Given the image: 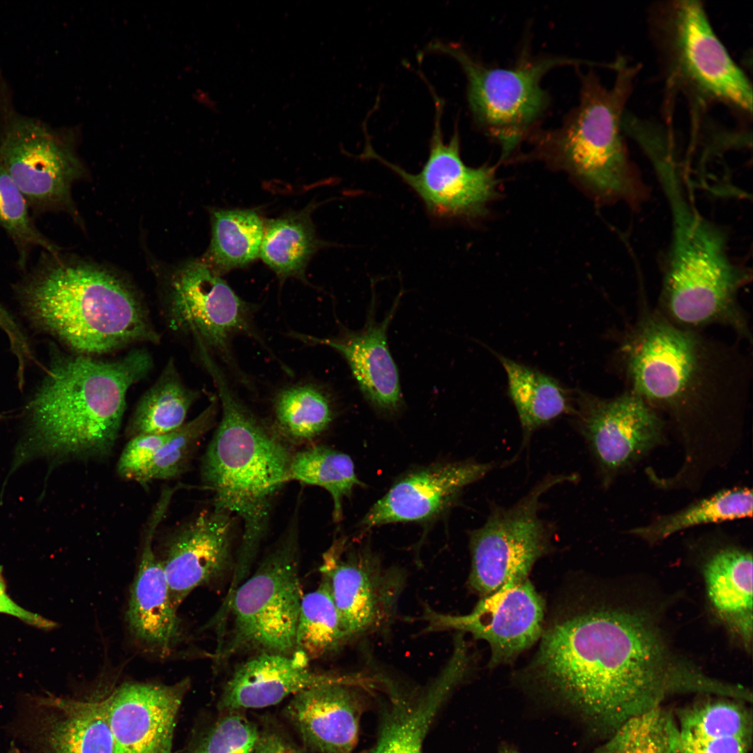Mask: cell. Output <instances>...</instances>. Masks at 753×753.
I'll return each instance as SVG.
<instances>
[{
  "instance_id": "1",
  "label": "cell",
  "mask_w": 753,
  "mask_h": 753,
  "mask_svg": "<svg viewBox=\"0 0 753 753\" xmlns=\"http://www.w3.org/2000/svg\"><path fill=\"white\" fill-rule=\"evenodd\" d=\"M752 358L737 344L678 327L645 300L618 334L614 367L679 441L680 466L657 476L664 491H697L740 447L752 381Z\"/></svg>"
},
{
  "instance_id": "2",
  "label": "cell",
  "mask_w": 753,
  "mask_h": 753,
  "mask_svg": "<svg viewBox=\"0 0 753 753\" xmlns=\"http://www.w3.org/2000/svg\"><path fill=\"white\" fill-rule=\"evenodd\" d=\"M538 641L528 673L608 737L672 696L723 690L672 652L647 614L605 600L579 596L545 624Z\"/></svg>"
},
{
  "instance_id": "3",
  "label": "cell",
  "mask_w": 753,
  "mask_h": 753,
  "mask_svg": "<svg viewBox=\"0 0 753 753\" xmlns=\"http://www.w3.org/2000/svg\"><path fill=\"white\" fill-rule=\"evenodd\" d=\"M145 349L114 360L77 353L50 368L31 401L10 471L37 458L53 463L105 457L121 429L130 388L151 371Z\"/></svg>"
},
{
  "instance_id": "4",
  "label": "cell",
  "mask_w": 753,
  "mask_h": 753,
  "mask_svg": "<svg viewBox=\"0 0 753 753\" xmlns=\"http://www.w3.org/2000/svg\"><path fill=\"white\" fill-rule=\"evenodd\" d=\"M203 364L216 387L222 412L201 459V479L213 494V508L238 519L242 526L227 592L231 595L251 574L275 497L289 482L294 452L272 425L240 400L213 358Z\"/></svg>"
},
{
  "instance_id": "5",
  "label": "cell",
  "mask_w": 753,
  "mask_h": 753,
  "mask_svg": "<svg viewBox=\"0 0 753 753\" xmlns=\"http://www.w3.org/2000/svg\"><path fill=\"white\" fill-rule=\"evenodd\" d=\"M22 287L40 326L79 354L95 356L159 341L135 291L111 272L44 252Z\"/></svg>"
},
{
  "instance_id": "6",
  "label": "cell",
  "mask_w": 753,
  "mask_h": 753,
  "mask_svg": "<svg viewBox=\"0 0 753 753\" xmlns=\"http://www.w3.org/2000/svg\"><path fill=\"white\" fill-rule=\"evenodd\" d=\"M637 70L621 63L607 88L593 72L581 73L579 100L553 129L540 127L517 158L536 159L570 174L595 199L637 206L647 195L622 139L623 112Z\"/></svg>"
},
{
  "instance_id": "7",
  "label": "cell",
  "mask_w": 753,
  "mask_h": 753,
  "mask_svg": "<svg viewBox=\"0 0 753 753\" xmlns=\"http://www.w3.org/2000/svg\"><path fill=\"white\" fill-rule=\"evenodd\" d=\"M750 273L731 257L723 230L709 224L687 225L671 236L657 311L671 324L702 330H731L752 344L746 312L739 301Z\"/></svg>"
},
{
  "instance_id": "8",
  "label": "cell",
  "mask_w": 753,
  "mask_h": 753,
  "mask_svg": "<svg viewBox=\"0 0 753 753\" xmlns=\"http://www.w3.org/2000/svg\"><path fill=\"white\" fill-rule=\"evenodd\" d=\"M298 569V524L294 514L257 569L236 589L213 628L222 638L230 622L227 640L217 648L218 662L248 650L285 655L294 652L303 598Z\"/></svg>"
},
{
  "instance_id": "9",
  "label": "cell",
  "mask_w": 753,
  "mask_h": 753,
  "mask_svg": "<svg viewBox=\"0 0 753 753\" xmlns=\"http://www.w3.org/2000/svg\"><path fill=\"white\" fill-rule=\"evenodd\" d=\"M429 50L448 54L460 65L466 78V96L475 125L499 145L502 161L517 155L519 147L540 128L550 105L541 81L559 66L587 62L560 56H534L524 48L509 67L484 63L454 43L436 40Z\"/></svg>"
},
{
  "instance_id": "10",
  "label": "cell",
  "mask_w": 753,
  "mask_h": 753,
  "mask_svg": "<svg viewBox=\"0 0 753 753\" xmlns=\"http://www.w3.org/2000/svg\"><path fill=\"white\" fill-rule=\"evenodd\" d=\"M578 480L577 474H547L514 504H494L485 523L469 533V585L481 598L508 584L528 579L535 563L553 549L554 524L541 516L551 489Z\"/></svg>"
},
{
  "instance_id": "11",
  "label": "cell",
  "mask_w": 753,
  "mask_h": 753,
  "mask_svg": "<svg viewBox=\"0 0 753 753\" xmlns=\"http://www.w3.org/2000/svg\"><path fill=\"white\" fill-rule=\"evenodd\" d=\"M576 396L575 427L604 489L667 441L665 421L630 390L609 398L582 390Z\"/></svg>"
},
{
  "instance_id": "12",
  "label": "cell",
  "mask_w": 753,
  "mask_h": 753,
  "mask_svg": "<svg viewBox=\"0 0 753 753\" xmlns=\"http://www.w3.org/2000/svg\"><path fill=\"white\" fill-rule=\"evenodd\" d=\"M434 102V121L427 160L417 174L406 172L376 153L367 140L363 158L374 159L390 169L423 201L428 213L443 220H473L485 216L497 195L494 168L487 165L467 166L461 157L460 136L456 126L444 142L441 119L444 100L425 79Z\"/></svg>"
},
{
  "instance_id": "13",
  "label": "cell",
  "mask_w": 753,
  "mask_h": 753,
  "mask_svg": "<svg viewBox=\"0 0 753 753\" xmlns=\"http://www.w3.org/2000/svg\"><path fill=\"white\" fill-rule=\"evenodd\" d=\"M348 639L381 630L394 618L405 575L384 566L370 547L335 539L320 567Z\"/></svg>"
},
{
  "instance_id": "14",
  "label": "cell",
  "mask_w": 753,
  "mask_h": 753,
  "mask_svg": "<svg viewBox=\"0 0 753 753\" xmlns=\"http://www.w3.org/2000/svg\"><path fill=\"white\" fill-rule=\"evenodd\" d=\"M168 290L170 326L192 335L228 365H234L231 342L235 336L248 335L264 344L253 323L254 307L205 262L191 261L180 268Z\"/></svg>"
},
{
  "instance_id": "15",
  "label": "cell",
  "mask_w": 753,
  "mask_h": 753,
  "mask_svg": "<svg viewBox=\"0 0 753 753\" xmlns=\"http://www.w3.org/2000/svg\"><path fill=\"white\" fill-rule=\"evenodd\" d=\"M0 163L30 208H66L79 164L66 139L45 125L10 114L0 134Z\"/></svg>"
},
{
  "instance_id": "16",
  "label": "cell",
  "mask_w": 753,
  "mask_h": 753,
  "mask_svg": "<svg viewBox=\"0 0 753 753\" xmlns=\"http://www.w3.org/2000/svg\"><path fill=\"white\" fill-rule=\"evenodd\" d=\"M423 614L428 631L454 630L487 641L490 667L512 662L533 646L545 625V602L529 579L481 598L467 614H444L427 607Z\"/></svg>"
},
{
  "instance_id": "17",
  "label": "cell",
  "mask_w": 753,
  "mask_h": 753,
  "mask_svg": "<svg viewBox=\"0 0 753 753\" xmlns=\"http://www.w3.org/2000/svg\"><path fill=\"white\" fill-rule=\"evenodd\" d=\"M190 680L126 682L105 697L114 753H172L177 713Z\"/></svg>"
},
{
  "instance_id": "18",
  "label": "cell",
  "mask_w": 753,
  "mask_h": 753,
  "mask_svg": "<svg viewBox=\"0 0 753 753\" xmlns=\"http://www.w3.org/2000/svg\"><path fill=\"white\" fill-rule=\"evenodd\" d=\"M236 519L212 508L181 525L170 538L162 563L173 604L218 579L234 565Z\"/></svg>"
},
{
  "instance_id": "19",
  "label": "cell",
  "mask_w": 753,
  "mask_h": 753,
  "mask_svg": "<svg viewBox=\"0 0 753 753\" xmlns=\"http://www.w3.org/2000/svg\"><path fill=\"white\" fill-rule=\"evenodd\" d=\"M367 676L337 674L333 680L292 696L285 714L304 744L317 753H352L357 743Z\"/></svg>"
},
{
  "instance_id": "20",
  "label": "cell",
  "mask_w": 753,
  "mask_h": 753,
  "mask_svg": "<svg viewBox=\"0 0 753 753\" xmlns=\"http://www.w3.org/2000/svg\"><path fill=\"white\" fill-rule=\"evenodd\" d=\"M674 26L678 62L687 77L709 96L751 112V84L715 33L702 6L678 2Z\"/></svg>"
},
{
  "instance_id": "21",
  "label": "cell",
  "mask_w": 753,
  "mask_h": 753,
  "mask_svg": "<svg viewBox=\"0 0 753 753\" xmlns=\"http://www.w3.org/2000/svg\"><path fill=\"white\" fill-rule=\"evenodd\" d=\"M495 468L474 460L436 464L416 469L397 480L370 509L360 524L372 527L430 519L447 508L468 485Z\"/></svg>"
},
{
  "instance_id": "22",
  "label": "cell",
  "mask_w": 753,
  "mask_h": 753,
  "mask_svg": "<svg viewBox=\"0 0 753 753\" xmlns=\"http://www.w3.org/2000/svg\"><path fill=\"white\" fill-rule=\"evenodd\" d=\"M173 494L167 490L154 508L146 528L139 567L130 587L127 621L132 636L160 656L168 655L181 637L180 618L171 599L161 559L153 548V537Z\"/></svg>"
},
{
  "instance_id": "23",
  "label": "cell",
  "mask_w": 753,
  "mask_h": 753,
  "mask_svg": "<svg viewBox=\"0 0 753 753\" xmlns=\"http://www.w3.org/2000/svg\"><path fill=\"white\" fill-rule=\"evenodd\" d=\"M399 298L386 317L374 319V305L367 322L357 331L343 329L329 338L299 335V339L324 344L338 351L347 360L367 401L376 409L391 413L402 404L399 374L387 344L388 326L397 307Z\"/></svg>"
},
{
  "instance_id": "24",
  "label": "cell",
  "mask_w": 753,
  "mask_h": 753,
  "mask_svg": "<svg viewBox=\"0 0 753 753\" xmlns=\"http://www.w3.org/2000/svg\"><path fill=\"white\" fill-rule=\"evenodd\" d=\"M700 537L703 574L710 604L750 648L752 640V554L720 529Z\"/></svg>"
},
{
  "instance_id": "25",
  "label": "cell",
  "mask_w": 753,
  "mask_h": 753,
  "mask_svg": "<svg viewBox=\"0 0 753 753\" xmlns=\"http://www.w3.org/2000/svg\"><path fill=\"white\" fill-rule=\"evenodd\" d=\"M294 652L260 653L241 664L223 688L219 708L231 712L275 705L289 696L333 680L336 673H320Z\"/></svg>"
},
{
  "instance_id": "26",
  "label": "cell",
  "mask_w": 753,
  "mask_h": 753,
  "mask_svg": "<svg viewBox=\"0 0 753 753\" xmlns=\"http://www.w3.org/2000/svg\"><path fill=\"white\" fill-rule=\"evenodd\" d=\"M465 676L459 663L449 660L435 679L421 690L406 692L383 681L388 703L376 743L366 753H423L430 724Z\"/></svg>"
},
{
  "instance_id": "27",
  "label": "cell",
  "mask_w": 753,
  "mask_h": 753,
  "mask_svg": "<svg viewBox=\"0 0 753 753\" xmlns=\"http://www.w3.org/2000/svg\"><path fill=\"white\" fill-rule=\"evenodd\" d=\"M36 739L42 753H114L105 697L48 696L37 701Z\"/></svg>"
},
{
  "instance_id": "28",
  "label": "cell",
  "mask_w": 753,
  "mask_h": 753,
  "mask_svg": "<svg viewBox=\"0 0 753 753\" xmlns=\"http://www.w3.org/2000/svg\"><path fill=\"white\" fill-rule=\"evenodd\" d=\"M508 381V395L522 432V449L539 429L565 415H572L574 404L569 392L554 378L538 370L494 353Z\"/></svg>"
},
{
  "instance_id": "29",
  "label": "cell",
  "mask_w": 753,
  "mask_h": 753,
  "mask_svg": "<svg viewBox=\"0 0 753 753\" xmlns=\"http://www.w3.org/2000/svg\"><path fill=\"white\" fill-rule=\"evenodd\" d=\"M752 508L751 488H724L677 510L657 515L646 524L626 530L625 533L655 545L691 528L751 518Z\"/></svg>"
},
{
  "instance_id": "30",
  "label": "cell",
  "mask_w": 753,
  "mask_h": 753,
  "mask_svg": "<svg viewBox=\"0 0 753 753\" xmlns=\"http://www.w3.org/2000/svg\"><path fill=\"white\" fill-rule=\"evenodd\" d=\"M197 390L184 385L173 360L139 399L126 427L130 439L139 434L170 433L184 423L189 409L199 398Z\"/></svg>"
},
{
  "instance_id": "31",
  "label": "cell",
  "mask_w": 753,
  "mask_h": 753,
  "mask_svg": "<svg viewBox=\"0 0 753 753\" xmlns=\"http://www.w3.org/2000/svg\"><path fill=\"white\" fill-rule=\"evenodd\" d=\"M277 434L286 442H310L330 425L333 417L329 393L313 383H298L280 390L273 400Z\"/></svg>"
},
{
  "instance_id": "32",
  "label": "cell",
  "mask_w": 753,
  "mask_h": 753,
  "mask_svg": "<svg viewBox=\"0 0 753 753\" xmlns=\"http://www.w3.org/2000/svg\"><path fill=\"white\" fill-rule=\"evenodd\" d=\"M323 244L306 209L268 220L264 225L259 255L280 279L305 280L310 259Z\"/></svg>"
},
{
  "instance_id": "33",
  "label": "cell",
  "mask_w": 753,
  "mask_h": 753,
  "mask_svg": "<svg viewBox=\"0 0 753 753\" xmlns=\"http://www.w3.org/2000/svg\"><path fill=\"white\" fill-rule=\"evenodd\" d=\"M212 238L205 263L219 275L243 267L259 255L264 224L252 210L213 211Z\"/></svg>"
},
{
  "instance_id": "34",
  "label": "cell",
  "mask_w": 753,
  "mask_h": 753,
  "mask_svg": "<svg viewBox=\"0 0 753 753\" xmlns=\"http://www.w3.org/2000/svg\"><path fill=\"white\" fill-rule=\"evenodd\" d=\"M348 640L328 584L322 578L319 587L303 595L294 652L310 662L336 650Z\"/></svg>"
},
{
  "instance_id": "35",
  "label": "cell",
  "mask_w": 753,
  "mask_h": 753,
  "mask_svg": "<svg viewBox=\"0 0 753 753\" xmlns=\"http://www.w3.org/2000/svg\"><path fill=\"white\" fill-rule=\"evenodd\" d=\"M288 480L318 486L328 492L333 502V518H342V501L355 486L362 485L350 457L324 446H314L293 453Z\"/></svg>"
},
{
  "instance_id": "36",
  "label": "cell",
  "mask_w": 753,
  "mask_h": 753,
  "mask_svg": "<svg viewBox=\"0 0 753 753\" xmlns=\"http://www.w3.org/2000/svg\"><path fill=\"white\" fill-rule=\"evenodd\" d=\"M594 753H680L679 727L660 706L625 721Z\"/></svg>"
},
{
  "instance_id": "37",
  "label": "cell",
  "mask_w": 753,
  "mask_h": 753,
  "mask_svg": "<svg viewBox=\"0 0 753 753\" xmlns=\"http://www.w3.org/2000/svg\"><path fill=\"white\" fill-rule=\"evenodd\" d=\"M680 737L710 739L736 737L752 740V716L737 699L697 703L679 714Z\"/></svg>"
},
{
  "instance_id": "38",
  "label": "cell",
  "mask_w": 753,
  "mask_h": 753,
  "mask_svg": "<svg viewBox=\"0 0 753 753\" xmlns=\"http://www.w3.org/2000/svg\"><path fill=\"white\" fill-rule=\"evenodd\" d=\"M218 409V397H212L210 404L199 415L173 431L139 483L182 475L189 468L201 439L214 426Z\"/></svg>"
},
{
  "instance_id": "39",
  "label": "cell",
  "mask_w": 753,
  "mask_h": 753,
  "mask_svg": "<svg viewBox=\"0 0 753 753\" xmlns=\"http://www.w3.org/2000/svg\"><path fill=\"white\" fill-rule=\"evenodd\" d=\"M29 208L24 195L0 163V225L17 247L21 266L33 248H41L52 254L58 252L56 247L35 226Z\"/></svg>"
},
{
  "instance_id": "40",
  "label": "cell",
  "mask_w": 753,
  "mask_h": 753,
  "mask_svg": "<svg viewBox=\"0 0 753 753\" xmlns=\"http://www.w3.org/2000/svg\"><path fill=\"white\" fill-rule=\"evenodd\" d=\"M230 713L210 727L191 753H254L259 731L245 716Z\"/></svg>"
},
{
  "instance_id": "41",
  "label": "cell",
  "mask_w": 753,
  "mask_h": 753,
  "mask_svg": "<svg viewBox=\"0 0 753 753\" xmlns=\"http://www.w3.org/2000/svg\"><path fill=\"white\" fill-rule=\"evenodd\" d=\"M172 432L139 434L130 438L117 462L119 476L123 479L139 483Z\"/></svg>"
},
{
  "instance_id": "42",
  "label": "cell",
  "mask_w": 753,
  "mask_h": 753,
  "mask_svg": "<svg viewBox=\"0 0 753 753\" xmlns=\"http://www.w3.org/2000/svg\"><path fill=\"white\" fill-rule=\"evenodd\" d=\"M752 740L726 737L687 739L680 737V753H748Z\"/></svg>"
},
{
  "instance_id": "43",
  "label": "cell",
  "mask_w": 753,
  "mask_h": 753,
  "mask_svg": "<svg viewBox=\"0 0 753 753\" xmlns=\"http://www.w3.org/2000/svg\"><path fill=\"white\" fill-rule=\"evenodd\" d=\"M0 328L6 335L11 351L18 364H24L33 358L29 341L13 317L0 304Z\"/></svg>"
},
{
  "instance_id": "44",
  "label": "cell",
  "mask_w": 753,
  "mask_h": 753,
  "mask_svg": "<svg viewBox=\"0 0 753 753\" xmlns=\"http://www.w3.org/2000/svg\"><path fill=\"white\" fill-rule=\"evenodd\" d=\"M0 614H8L17 618L23 622L42 629H52L56 623L40 615L33 613L20 606L9 596L6 590V584L0 568Z\"/></svg>"
},
{
  "instance_id": "45",
  "label": "cell",
  "mask_w": 753,
  "mask_h": 753,
  "mask_svg": "<svg viewBox=\"0 0 753 753\" xmlns=\"http://www.w3.org/2000/svg\"><path fill=\"white\" fill-rule=\"evenodd\" d=\"M254 753H303L284 736L273 731L259 732Z\"/></svg>"
},
{
  "instance_id": "46",
  "label": "cell",
  "mask_w": 753,
  "mask_h": 753,
  "mask_svg": "<svg viewBox=\"0 0 753 753\" xmlns=\"http://www.w3.org/2000/svg\"><path fill=\"white\" fill-rule=\"evenodd\" d=\"M8 753H19V751L16 747H12L10 749Z\"/></svg>"
},
{
  "instance_id": "47",
  "label": "cell",
  "mask_w": 753,
  "mask_h": 753,
  "mask_svg": "<svg viewBox=\"0 0 753 753\" xmlns=\"http://www.w3.org/2000/svg\"><path fill=\"white\" fill-rule=\"evenodd\" d=\"M503 753H517V752L507 750L505 752H503Z\"/></svg>"
},
{
  "instance_id": "48",
  "label": "cell",
  "mask_w": 753,
  "mask_h": 753,
  "mask_svg": "<svg viewBox=\"0 0 753 753\" xmlns=\"http://www.w3.org/2000/svg\"><path fill=\"white\" fill-rule=\"evenodd\" d=\"M2 418H3V416L1 415H0V419H1Z\"/></svg>"
}]
</instances>
